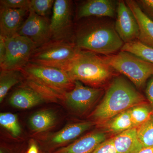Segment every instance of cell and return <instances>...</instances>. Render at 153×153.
Masks as SVG:
<instances>
[{
	"instance_id": "484cf974",
	"label": "cell",
	"mask_w": 153,
	"mask_h": 153,
	"mask_svg": "<svg viewBox=\"0 0 153 153\" xmlns=\"http://www.w3.org/2000/svg\"><path fill=\"white\" fill-rule=\"evenodd\" d=\"M0 124L10 132L14 137L19 136L21 133V128L16 115L10 113L0 114Z\"/></svg>"
},
{
	"instance_id": "8992f818",
	"label": "cell",
	"mask_w": 153,
	"mask_h": 153,
	"mask_svg": "<svg viewBox=\"0 0 153 153\" xmlns=\"http://www.w3.org/2000/svg\"><path fill=\"white\" fill-rule=\"evenodd\" d=\"M20 71L24 78L34 80L60 93L64 94L74 87V80L62 69L30 62Z\"/></svg>"
},
{
	"instance_id": "7a4b0ae2",
	"label": "cell",
	"mask_w": 153,
	"mask_h": 153,
	"mask_svg": "<svg viewBox=\"0 0 153 153\" xmlns=\"http://www.w3.org/2000/svg\"><path fill=\"white\" fill-rule=\"evenodd\" d=\"M145 102L144 97L130 82L123 76H117L110 84L91 116L100 124L132 107Z\"/></svg>"
},
{
	"instance_id": "1f68e13d",
	"label": "cell",
	"mask_w": 153,
	"mask_h": 153,
	"mask_svg": "<svg viewBox=\"0 0 153 153\" xmlns=\"http://www.w3.org/2000/svg\"><path fill=\"white\" fill-rule=\"evenodd\" d=\"M6 52L5 40L4 38L0 36V63H1L4 59Z\"/></svg>"
},
{
	"instance_id": "e575fe53",
	"label": "cell",
	"mask_w": 153,
	"mask_h": 153,
	"mask_svg": "<svg viewBox=\"0 0 153 153\" xmlns=\"http://www.w3.org/2000/svg\"><path fill=\"white\" fill-rule=\"evenodd\" d=\"M0 153H4V152L3 150H2L1 149V150H0Z\"/></svg>"
},
{
	"instance_id": "d4e9b609",
	"label": "cell",
	"mask_w": 153,
	"mask_h": 153,
	"mask_svg": "<svg viewBox=\"0 0 153 153\" xmlns=\"http://www.w3.org/2000/svg\"><path fill=\"white\" fill-rule=\"evenodd\" d=\"M136 129L138 138L143 147H153V115Z\"/></svg>"
},
{
	"instance_id": "9c48e42d",
	"label": "cell",
	"mask_w": 153,
	"mask_h": 153,
	"mask_svg": "<svg viewBox=\"0 0 153 153\" xmlns=\"http://www.w3.org/2000/svg\"><path fill=\"white\" fill-rule=\"evenodd\" d=\"M102 93L101 88L90 87L74 81L73 89L65 94L64 101L74 111L84 113L95 104Z\"/></svg>"
},
{
	"instance_id": "836d02e7",
	"label": "cell",
	"mask_w": 153,
	"mask_h": 153,
	"mask_svg": "<svg viewBox=\"0 0 153 153\" xmlns=\"http://www.w3.org/2000/svg\"><path fill=\"white\" fill-rule=\"evenodd\" d=\"M138 153H153V147L143 148Z\"/></svg>"
},
{
	"instance_id": "e0dca14e",
	"label": "cell",
	"mask_w": 153,
	"mask_h": 153,
	"mask_svg": "<svg viewBox=\"0 0 153 153\" xmlns=\"http://www.w3.org/2000/svg\"><path fill=\"white\" fill-rule=\"evenodd\" d=\"M112 138L117 153H138L143 148L138 138L136 128L117 134Z\"/></svg>"
},
{
	"instance_id": "4dcf8cb0",
	"label": "cell",
	"mask_w": 153,
	"mask_h": 153,
	"mask_svg": "<svg viewBox=\"0 0 153 153\" xmlns=\"http://www.w3.org/2000/svg\"><path fill=\"white\" fill-rule=\"evenodd\" d=\"M146 94L153 115V76L148 82L146 88Z\"/></svg>"
},
{
	"instance_id": "603a6c76",
	"label": "cell",
	"mask_w": 153,
	"mask_h": 153,
	"mask_svg": "<svg viewBox=\"0 0 153 153\" xmlns=\"http://www.w3.org/2000/svg\"><path fill=\"white\" fill-rule=\"evenodd\" d=\"M120 51L130 52L153 64V48L143 44L138 40L124 44Z\"/></svg>"
},
{
	"instance_id": "3957f363",
	"label": "cell",
	"mask_w": 153,
	"mask_h": 153,
	"mask_svg": "<svg viewBox=\"0 0 153 153\" xmlns=\"http://www.w3.org/2000/svg\"><path fill=\"white\" fill-rule=\"evenodd\" d=\"M114 71L102 56L82 49L66 71L74 81L97 88H100L106 83Z\"/></svg>"
},
{
	"instance_id": "ffe728a7",
	"label": "cell",
	"mask_w": 153,
	"mask_h": 153,
	"mask_svg": "<svg viewBox=\"0 0 153 153\" xmlns=\"http://www.w3.org/2000/svg\"><path fill=\"white\" fill-rule=\"evenodd\" d=\"M56 120V116L52 111H41L30 117V125L34 131L41 132L52 127L55 125Z\"/></svg>"
},
{
	"instance_id": "44dd1931",
	"label": "cell",
	"mask_w": 153,
	"mask_h": 153,
	"mask_svg": "<svg viewBox=\"0 0 153 153\" xmlns=\"http://www.w3.org/2000/svg\"><path fill=\"white\" fill-rule=\"evenodd\" d=\"M24 79L22 72L18 70H1L0 74V102L10 89Z\"/></svg>"
},
{
	"instance_id": "30bf717a",
	"label": "cell",
	"mask_w": 153,
	"mask_h": 153,
	"mask_svg": "<svg viewBox=\"0 0 153 153\" xmlns=\"http://www.w3.org/2000/svg\"><path fill=\"white\" fill-rule=\"evenodd\" d=\"M17 34L30 39L37 48L41 47L52 39L50 19L40 16L30 10L28 16Z\"/></svg>"
},
{
	"instance_id": "d6986e66",
	"label": "cell",
	"mask_w": 153,
	"mask_h": 153,
	"mask_svg": "<svg viewBox=\"0 0 153 153\" xmlns=\"http://www.w3.org/2000/svg\"><path fill=\"white\" fill-rule=\"evenodd\" d=\"M100 125L105 131L116 135L130 129L134 128L131 120L128 109Z\"/></svg>"
},
{
	"instance_id": "f1b7e54d",
	"label": "cell",
	"mask_w": 153,
	"mask_h": 153,
	"mask_svg": "<svg viewBox=\"0 0 153 153\" xmlns=\"http://www.w3.org/2000/svg\"><path fill=\"white\" fill-rule=\"evenodd\" d=\"M91 153H117L112 138L106 140L99 145Z\"/></svg>"
},
{
	"instance_id": "5bb4252c",
	"label": "cell",
	"mask_w": 153,
	"mask_h": 153,
	"mask_svg": "<svg viewBox=\"0 0 153 153\" xmlns=\"http://www.w3.org/2000/svg\"><path fill=\"white\" fill-rule=\"evenodd\" d=\"M106 140L105 132H92L81 137L67 146L60 149L55 153H91Z\"/></svg>"
},
{
	"instance_id": "2e32d148",
	"label": "cell",
	"mask_w": 153,
	"mask_h": 153,
	"mask_svg": "<svg viewBox=\"0 0 153 153\" xmlns=\"http://www.w3.org/2000/svg\"><path fill=\"white\" fill-rule=\"evenodd\" d=\"M9 101L14 107L25 109L38 105L44 100L35 91L23 84L13 93Z\"/></svg>"
},
{
	"instance_id": "9a60e30c",
	"label": "cell",
	"mask_w": 153,
	"mask_h": 153,
	"mask_svg": "<svg viewBox=\"0 0 153 153\" xmlns=\"http://www.w3.org/2000/svg\"><path fill=\"white\" fill-rule=\"evenodd\" d=\"M133 13L139 27L138 40L143 44L153 48V21L143 12L136 1H125Z\"/></svg>"
},
{
	"instance_id": "ba28073f",
	"label": "cell",
	"mask_w": 153,
	"mask_h": 153,
	"mask_svg": "<svg viewBox=\"0 0 153 153\" xmlns=\"http://www.w3.org/2000/svg\"><path fill=\"white\" fill-rule=\"evenodd\" d=\"M72 3L68 0H55L50 19L51 40L72 42L74 25Z\"/></svg>"
},
{
	"instance_id": "83f0119b",
	"label": "cell",
	"mask_w": 153,
	"mask_h": 153,
	"mask_svg": "<svg viewBox=\"0 0 153 153\" xmlns=\"http://www.w3.org/2000/svg\"><path fill=\"white\" fill-rule=\"evenodd\" d=\"M1 8L30 10V0H1Z\"/></svg>"
},
{
	"instance_id": "6da1fadb",
	"label": "cell",
	"mask_w": 153,
	"mask_h": 153,
	"mask_svg": "<svg viewBox=\"0 0 153 153\" xmlns=\"http://www.w3.org/2000/svg\"><path fill=\"white\" fill-rule=\"evenodd\" d=\"M74 25L72 42L77 48L104 55L121 50L124 43L114 26L94 18L79 20Z\"/></svg>"
},
{
	"instance_id": "52a82bcc",
	"label": "cell",
	"mask_w": 153,
	"mask_h": 153,
	"mask_svg": "<svg viewBox=\"0 0 153 153\" xmlns=\"http://www.w3.org/2000/svg\"><path fill=\"white\" fill-rule=\"evenodd\" d=\"M5 40L7 52L0 63L1 70L21 71L30 63L37 46L29 38L18 34Z\"/></svg>"
},
{
	"instance_id": "4316f807",
	"label": "cell",
	"mask_w": 153,
	"mask_h": 153,
	"mask_svg": "<svg viewBox=\"0 0 153 153\" xmlns=\"http://www.w3.org/2000/svg\"><path fill=\"white\" fill-rule=\"evenodd\" d=\"M55 1L54 0H30V10L40 16L48 17Z\"/></svg>"
},
{
	"instance_id": "8fae6325",
	"label": "cell",
	"mask_w": 153,
	"mask_h": 153,
	"mask_svg": "<svg viewBox=\"0 0 153 153\" xmlns=\"http://www.w3.org/2000/svg\"><path fill=\"white\" fill-rule=\"evenodd\" d=\"M115 29L124 44L138 40L139 31L136 20L125 1H118Z\"/></svg>"
},
{
	"instance_id": "d6a6232c",
	"label": "cell",
	"mask_w": 153,
	"mask_h": 153,
	"mask_svg": "<svg viewBox=\"0 0 153 153\" xmlns=\"http://www.w3.org/2000/svg\"><path fill=\"white\" fill-rule=\"evenodd\" d=\"M27 153H38V149L36 145H31L29 150H28Z\"/></svg>"
},
{
	"instance_id": "7c38bea8",
	"label": "cell",
	"mask_w": 153,
	"mask_h": 153,
	"mask_svg": "<svg viewBox=\"0 0 153 153\" xmlns=\"http://www.w3.org/2000/svg\"><path fill=\"white\" fill-rule=\"evenodd\" d=\"M117 3L112 0L84 1L77 7L75 18L79 21L88 18H114L116 16Z\"/></svg>"
},
{
	"instance_id": "5b68a950",
	"label": "cell",
	"mask_w": 153,
	"mask_h": 153,
	"mask_svg": "<svg viewBox=\"0 0 153 153\" xmlns=\"http://www.w3.org/2000/svg\"><path fill=\"white\" fill-rule=\"evenodd\" d=\"M102 57L115 71L127 76L138 88L143 87L153 76V64L130 52L120 51Z\"/></svg>"
},
{
	"instance_id": "7402d4cb",
	"label": "cell",
	"mask_w": 153,
	"mask_h": 153,
	"mask_svg": "<svg viewBox=\"0 0 153 153\" xmlns=\"http://www.w3.org/2000/svg\"><path fill=\"white\" fill-rule=\"evenodd\" d=\"M24 84L35 91L44 101L53 102H57L61 100L64 101L66 93L64 94L57 92L30 79L24 78Z\"/></svg>"
},
{
	"instance_id": "f546056e",
	"label": "cell",
	"mask_w": 153,
	"mask_h": 153,
	"mask_svg": "<svg viewBox=\"0 0 153 153\" xmlns=\"http://www.w3.org/2000/svg\"><path fill=\"white\" fill-rule=\"evenodd\" d=\"M143 12L153 21V0L136 1Z\"/></svg>"
},
{
	"instance_id": "cb8c5ba5",
	"label": "cell",
	"mask_w": 153,
	"mask_h": 153,
	"mask_svg": "<svg viewBox=\"0 0 153 153\" xmlns=\"http://www.w3.org/2000/svg\"><path fill=\"white\" fill-rule=\"evenodd\" d=\"M128 110L134 128L144 123L153 115L150 106L146 102L132 107Z\"/></svg>"
},
{
	"instance_id": "4fadbf2b",
	"label": "cell",
	"mask_w": 153,
	"mask_h": 153,
	"mask_svg": "<svg viewBox=\"0 0 153 153\" xmlns=\"http://www.w3.org/2000/svg\"><path fill=\"white\" fill-rule=\"evenodd\" d=\"M29 11L27 9L1 8L0 36L7 38L18 34Z\"/></svg>"
},
{
	"instance_id": "277c9868",
	"label": "cell",
	"mask_w": 153,
	"mask_h": 153,
	"mask_svg": "<svg viewBox=\"0 0 153 153\" xmlns=\"http://www.w3.org/2000/svg\"><path fill=\"white\" fill-rule=\"evenodd\" d=\"M80 50L73 42L51 40L36 48L30 62L66 71Z\"/></svg>"
},
{
	"instance_id": "ac0fdd59",
	"label": "cell",
	"mask_w": 153,
	"mask_h": 153,
	"mask_svg": "<svg viewBox=\"0 0 153 153\" xmlns=\"http://www.w3.org/2000/svg\"><path fill=\"white\" fill-rule=\"evenodd\" d=\"M95 123L94 122L84 121L68 125L52 136L51 142L55 145L69 142L90 129Z\"/></svg>"
}]
</instances>
